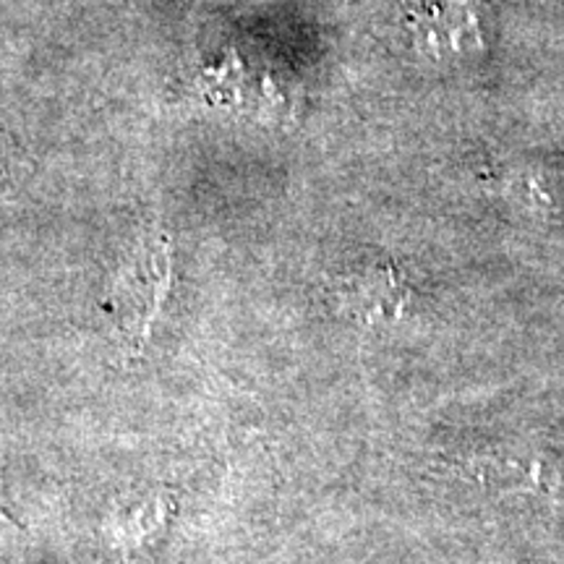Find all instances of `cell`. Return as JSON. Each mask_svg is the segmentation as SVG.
<instances>
[{
	"label": "cell",
	"mask_w": 564,
	"mask_h": 564,
	"mask_svg": "<svg viewBox=\"0 0 564 564\" xmlns=\"http://www.w3.org/2000/svg\"><path fill=\"white\" fill-rule=\"evenodd\" d=\"M470 474L481 484L499 486V489H523L535 494H554V486L562 484L552 457L533 453L478 457L470 463Z\"/></svg>",
	"instance_id": "3"
},
{
	"label": "cell",
	"mask_w": 564,
	"mask_h": 564,
	"mask_svg": "<svg viewBox=\"0 0 564 564\" xmlns=\"http://www.w3.org/2000/svg\"><path fill=\"white\" fill-rule=\"evenodd\" d=\"M165 510L167 499L162 494H152V497L141 499L139 505H133L131 510L121 514L116 525V541L121 546H144L147 541H152L160 533V528L165 525Z\"/></svg>",
	"instance_id": "4"
},
{
	"label": "cell",
	"mask_w": 564,
	"mask_h": 564,
	"mask_svg": "<svg viewBox=\"0 0 564 564\" xmlns=\"http://www.w3.org/2000/svg\"><path fill=\"white\" fill-rule=\"evenodd\" d=\"M6 194H9V183H6L3 173H0V199H6Z\"/></svg>",
	"instance_id": "5"
},
{
	"label": "cell",
	"mask_w": 564,
	"mask_h": 564,
	"mask_svg": "<svg viewBox=\"0 0 564 564\" xmlns=\"http://www.w3.org/2000/svg\"><path fill=\"white\" fill-rule=\"evenodd\" d=\"M171 243L165 232H150L112 280L108 312L131 352H141L150 340L152 324L171 291Z\"/></svg>",
	"instance_id": "1"
},
{
	"label": "cell",
	"mask_w": 564,
	"mask_h": 564,
	"mask_svg": "<svg viewBox=\"0 0 564 564\" xmlns=\"http://www.w3.org/2000/svg\"><path fill=\"white\" fill-rule=\"evenodd\" d=\"M337 295L352 316L369 324L394 319L405 306V288L392 267H366L348 274Z\"/></svg>",
	"instance_id": "2"
}]
</instances>
